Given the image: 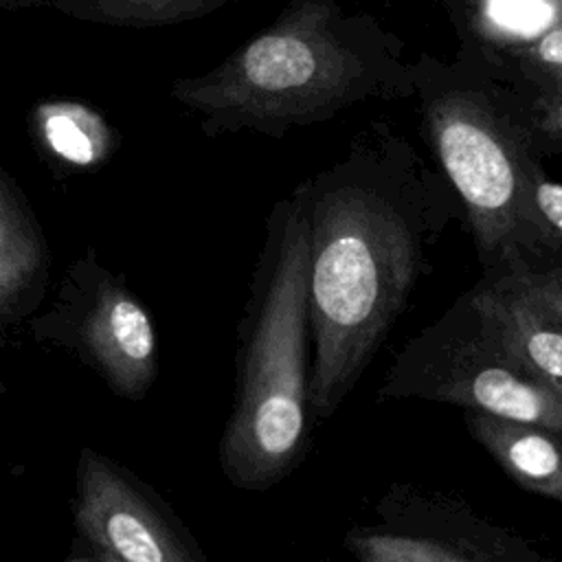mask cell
<instances>
[{
    "label": "cell",
    "instance_id": "cell-1",
    "mask_svg": "<svg viewBox=\"0 0 562 562\" xmlns=\"http://www.w3.org/2000/svg\"><path fill=\"white\" fill-rule=\"evenodd\" d=\"M310 224V417L325 422L367 371L461 213L441 169L373 134L301 180Z\"/></svg>",
    "mask_w": 562,
    "mask_h": 562
},
{
    "label": "cell",
    "instance_id": "cell-2",
    "mask_svg": "<svg viewBox=\"0 0 562 562\" xmlns=\"http://www.w3.org/2000/svg\"><path fill=\"white\" fill-rule=\"evenodd\" d=\"M310 224L301 182L268 217L241 323L237 389L220 446L226 479L248 492L283 481L310 443Z\"/></svg>",
    "mask_w": 562,
    "mask_h": 562
},
{
    "label": "cell",
    "instance_id": "cell-3",
    "mask_svg": "<svg viewBox=\"0 0 562 562\" xmlns=\"http://www.w3.org/2000/svg\"><path fill=\"white\" fill-rule=\"evenodd\" d=\"M424 132L459 198L483 270L562 261L536 198L547 178L544 158L553 151L547 140L562 134L544 112L448 86L426 92Z\"/></svg>",
    "mask_w": 562,
    "mask_h": 562
},
{
    "label": "cell",
    "instance_id": "cell-4",
    "mask_svg": "<svg viewBox=\"0 0 562 562\" xmlns=\"http://www.w3.org/2000/svg\"><path fill=\"white\" fill-rule=\"evenodd\" d=\"M389 86L382 61L338 37L327 18L292 15L171 97L200 114L206 134L250 130L272 138L331 119Z\"/></svg>",
    "mask_w": 562,
    "mask_h": 562
},
{
    "label": "cell",
    "instance_id": "cell-5",
    "mask_svg": "<svg viewBox=\"0 0 562 562\" xmlns=\"http://www.w3.org/2000/svg\"><path fill=\"white\" fill-rule=\"evenodd\" d=\"M382 400H426L562 428V391L461 294L413 336L389 367Z\"/></svg>",
    "mask_w": 562,
    "mask_h": 562
},
{
    "label": "cell",
    "instance_id": "cell-6",
    "mask_svg": "<svg viewBox=\"0 0 562 562\" xmlns=\"http://www.w3.org/2000/svg\"><path fill=\"white\" fill-rule=\"evenodd\" d=\"M72 507L68 560L204 562L198 542L158 492L92 448L79 452Z\"/></svg>",
    "mask_w": 562,
    "mask_h": 562
},
{
    "label": "cell",
    "instance_id": "cell-7",
    "mask_svg": "<svg viewBox=\"0 0 562 562\" xmlns=\"http://www.w3.org/2000/svg\"><path fill=\"white\" fill-rule=\"evenodd\" d=\"M378 522L345 536L360 562H540L518 533L476 516L461 501L397 485L375 507Z\"/></svg>",
    "mask_w": 562,
    "mask_h": 562
},
{
    "label": "cell",
    "instance_id": "cell-8",
    "mask_svg": "<svg viewBox=\"0 0 562 562\" xmlns=\"http://www.w3.org/2000/svg\"><path fill=\"white\" fill-rule=\"evenodd\" d=\"M468 292L518 356L562 382V261L483 270Z\"/></svg>",
    "mask_w": 562,
    "mask_h": 562
},
{
    "label": "cell",
    "instance_id": "cell-9",
    "mask_svg": "<svg viewBox=\"0 0 562 562\" xmlns=\"http://www.w3.org/2000/svg\"><path fill=\"white\" fill-rule=\"evenodd\" d=\"M70 345L116 395L132 402L147 395L156 378V331L140 301L108 272L92 283Z\"/></svg>",
    "mask_w": 562,
    "mask_h": 562
},
{
    "label": "cell",
    "instance_id": "cell-10",
    "mask_svg": "<svg viewBox=\"0 0 562 562\" xmlns=\"http://www.w3.org/2000/svg\"><path fill=\"white\" fill-rule=\"evenodd\" d=\"M465 426L518 485L562 505V428L474 408Z\"/></svg>",
    "mask_w": 562,
    "mask_h": 562
},
{
    "label": "cell",
    "instance_id": "cell-11",
    "mask_svg": "<svg viewBox=\"0 0 562 562\" xmlns=\"http://www.w3.org/2000/svg\"><path fill=\"white\" fill-rule=\"evenodd\" d=\"M46 246L15 184L0 171V316L24 312L44 285Z\"/></svg>",
    "mask_w": 562,
    "mask_h": 562
},
{
    "label": "cell",
    "instance_id": "cell-12",
    "mask_svg": "<svg viewBox=\"0 0 562 562\" xmlns=\"http://www.w3.org/2000/svg\"><path fill=\"white\" fill-rule=\"evenodd\" d=\"M33 125L46 151L72 167H94L105 160L112 147L108 123L83 103H42L33 112Z\"/></svg>",
    "mask_w": 562,
    "mask_h": 562
},
{
    "label": "cell",
    "instance_id": "cell-13",
    "mask_svg": "<svg viewBox=\"0 0 562 562\" xmlns=\"http://www.w3.org/2000/svg\"><path fill=\"white\" fill-rule=\"evenodd\" d=\"M226 0H24L22 7H50L81 22L151 29L200 18Z\"/></svg>",
    "mask_w": 562,
    "mask_h": 562
},
{
    "label": "cell",
    "instance_id": "cell-14",
    "mask_svg": "<svg viewBox=\"0 0 562 562\" xmlns=\"http://www.w3.org/2000/svg\"><path fill=\"white\" fill-rule=\"evenodd\" d=\"M533 64L547 88L544 112L562 132V24L547 29L533 46Z\"/></svg>",
    "mask_w": 562,
    "mask_h": 562
},
{
    "label": "cell",
    "instance_id": "cell-15",
    "mask_svg": "<svg viewBox=\"0 0 562 562\" xmlns=\"http://www.w3.org/2000/svg\"><path fill=\"white\" fill-rule=\"evenodd\" d=\"M485 9L498 26L522 37L542 31L553 15L549 0H487Z\"/></svg>",
    "mask_w": 562,
    "mask_h": 562
},
{
    "label": "cell",
    "instance_id": "cell-16",
    "mask_svg": "<svg viewBox=\"0 0 562 562\" xmlns=\"http://www.w3.org/2000/svg\"><path fill=\"white\" fill-rule=\"evenodd\" d=\"M536 198H538L540 215L547 222L549 233L553 235V239L562 250V184L549 178H542L536 189Z\"/></svg>",
    "mask_w": 562,
    "mask_h": 562
},
{
    "label": "cell",
    "instance_id": "cell-17",
    "mask_svg": "<svg viewBox=\"0 0 562 562\" xmlns=\"http://www.w3.org/2000/svg\"><path fill=\"white\" fill-rule=\"evenodd\" d=\"M2 4H7V7H22V2L24 0H0Z\"/></svg>",
    "mask_w": 562,
    "mask_h": 562
},
{
    "label": "cell",
    "instance_id": "cell-18",
    "mask_svg": "<svg viewBox=\"0 0 562 562\" xmlns=\"http://www.w3.org/2000/svg\"><path fill=\"white\" fill-rule=\"evenodd\" d=\"M553 384H555V386L562 391V382H553Z\"/></svg>",
    "mask_w": 562,
    "mask_h": 562
},
{
    "label": "cell",
    "instance_id": "cell-19",
    "mask_svg": "<svg viewBox=\"0 0 562 562\" xmlns=\"http://www.w3.org/2000/svg\"><path fill=\"white\" fill-rule=\"evenodd\" d=\"M2 389H4V386H2V382H0V393H2Z\"/></svg>",
    "mask_w": 562,
    "mask_h": 562
}]
</instances>
